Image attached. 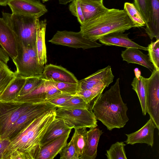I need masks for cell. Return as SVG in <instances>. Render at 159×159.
<instances>
[{
    "label": "cell",
    "mask_w": 159,
    "mask_h": 159,
    "mask_svg": "<svg viewBox=\"0 0 159 159\" xmlns=\"http://www.w3.org/2000/svg\"><path fill=\"white\" fill-rule=\"evenodd\" d=\"M118 78L115 84L102 93L94 104L93 112L109 130L124 127L129 120L127 104L122 99Z\"/></svg>",
    "instance_id": "6da1fadb"
},
{
    "label": "cell",
    "mask_w": 159,
    "mask_h": 159,
    "mask_svg": "<svg viewBox=\"0 0 159 159\" xmlns=\"http://www.w3.org/2000/svg\"><path fill=\"white\" fill-rule=\"evenodd\" d=\"M54 109L48 111L35 119L28 126L11 140L3 159H7L14 151L27 153L30 159H35L41 147V142L48 126L56 118Z\"/></svg>",
    "instance_id": "7a4b0ae2"
},
{
    "label": "cell",
    "mask_w": 159,
    "mask_h": 159,
    "mask_svg": "<svg viewBox=\"0 0 159 159\" xmlns=\"http://www.w3.org/2000/svg\"><path fill=\"white\" fill-rule=\"evenodd\" d=\"M134 24L123 10L108 9L95 17L81 25L80 32L85 38L96 41L108 34L124 32Z\"/></svg>",
    "instance_id": "3957f363"
},
{
    "label": "cell",
    "mask_w": 159,
    "mask_h": 159,
    "mask_svg": "<svg viewBox=\"0 0 159 159\" xmlns=\"http://www.w3.org/2000/svg\"><path fill=\"white\" fill-rule=\"evenodd\" d=\"M3 19L17 36L25 48L36 45L37 25L39 18L2 12Z\"/></svg>",
    "instance_id": "277c9868"
},
{
    "label": "cell",
    "mask_w": 159,
    "mask_h": 159,
    "mask_svg": "<svg viewBox=\"0 0 159 159\" xmlns=\"http://www.w3.org/2000/svg\"><path fill=\"white\" fill-rule=\"evenodd\" d=\"M36 104L0 101V139H4L18 119Z\"/></svg>",
    "instance_id": "5b68a950"
},
{
    "label": "cell",
    "mask_w": 159,
    "mask_h": 159,
    "mask_svg": "<svg viewBox=\"0 0 159 159\" xmlns=\"http://www.w3.org/2000/svg\"><path fill=\"white\" fill-rule=\"evenodd\" d=\"M56 118L63 120L72 128H91L98 126L93 111L86 109H66L58 108Z\"/></svg>",
    "instance_id": "8992f818"
},
{
    "label": "cell",
    "mask_w": 159,
    "mask_h": 159,
    "mask_svg": "<svg viewBox=\"0 0 159 159\" xmlns=\"http://www.w3.org/2000/svg\"><path fill=\"white\" fill-rule=\"evenodd\" d=\"M145 78L146 100L148 113L157 129H159V70L156 69Z\"/></svg>",
    "instance_id": "52a82bcc"
},
{
    "label": "cell",
    "mask_w": 159,
    "mask_h": 159,
    "mask_svg": "<svg viewBox=\"0 0 159 159\" xmlns=\"http://www.w3.org/2000/svg\"><path fill=\"white\" fill-rule=\"evenodd\" d=\"M57 108L56 106L47 101L37 103L18 119L4 139L11 140L36 118L48 111Z\"/></svg>",
    "instance_id": "ba28073f"
},
{
    "label": "cell",
    "mask_w": 159,
    "mask_h": 159,
    "mask_svg": "<svg viewBox=\"0 0 159 159\" xmlns=\"http://www.w3.org/2000/svg\"><path fill=\"white\" fill-rule=\"evenodd\" d=\"M48 41L56 45L76 49H85L102 46L101 44L96 41L90 40L84 38L80 31L76 32L66 30L57 31Z\"/></svg>",
    "instance_id": "9c48e42d"
},
{
    "label": "cell",
    "mask_w": 159,
    "mask_h": 159,
    "mask_svg": "<svg viewBox=\"0 0 159 159\" xmlns=\"http://www.w3.org/2000/svg\"><path fill=\"white\" fill-rule=\"evenodd\" d=\"M16 67V75L25 78L43 75L44 66L31 57L25 48L22 46L18 56L12 59Z\"/></svg>",
    "instance_id": "30bf717a"
},
{
    "label": "cell",
    "mask_w": 159,
    "mask_h": 159,
    "mask_svg": "<svg viewBox=\"0 0 159 159\" xmlns=\"http://www.w3.org/2000/svg\"><path fill=\"white\" fill-rule=\"evenodd\" d=\"M114 76L111 67L108 66L81 80L79 81V89H104L113 81Z\"/></svg>",
    "instance_id": "8fae6325"
},
{
    "label": "cell",
    "mask_w": 159,
    "mask_h": 159,
    "mask_svg": "<svg viewBox=\"0 0 159 159\" xmlns=\"http://www.w3.org/2000/svg\"><path fill=\"white\" fill-rule=\"evenodd\" d=\"M7 5L12 14L39 18L48 12L46 7L38 0H8Z\"/></svg>",
    "instance_id": "7c38bea8"
},
{
    "label": "cell",
    "mask_w": 159,
    "mask_h": 159,
    "mask_svg": "<svg viewBox=\"0 0 159 159\" xmlns=\"http://www.w3.org/2000/svg\"><path fill=\"white\" fill-rule=\"evenodd\" d=\"M0 45L12 59L18 56L22 46L15 33L3 18L0 17Z\"/></svg>",
    "instance_id": "4fadbf2b"
},
{
    "label": "cell",
    "mask_w": 159,
    "mask_h": 159,
    "mask_svg": "<svg viewBox=\"0 0 159 159\" xmlns=\"http://www.w3.org/2000/svg\"><path fill=\"white\" fill-rule=\"evenodd\" d=\"M157 128L152 119H150L140 129L130 134L125 141L127 144L133 145L137 143H145L152 147L154 144V131Z\"/></svg>",
    "instance_id": "5bb4252c"
},
{
    "label": "cell",
    "mask_w": 159,
    "mask_h": 159,
    "mask_svg": "<svg viewBox=\"0 0 159 159\" xmlns=\"http://www.w3.org/2000/svg\"><path fill=\"white\" fill-rule=\"evenodd\" d=\"M44 79L56 82L78 83L79 81L72 73L61 66L46 65L43 73Z\"/></svg>",
    "instance_id": "9a60e30c"
},
{
    "label": "cell",
    "mask_w": 159,
    "mask_h": 159,
    "mask_svg": "<svg viewBox=\"0 0 159 159\" xmlns=\"http://www.w3.org/2000/svg\"><path fill=\"white\" fill-rule=\"evenodd\" d=\"M129 34L115 32L106 34L98 40L102 44L107 46H116L126 48H134L147 51V48L140 46L128 37Z\"/></svg>",
    "instance_id": "2e32d148"
},
{
    "label": "cell",
    "mask_w": 159,
    "mask_h": 159,
    "mask_svg": "<svg viewBox=\"0 0 159 159\" xmlns=\"http://www.w3.org/2000/svg\"><path fill=\"white\" fill-rule=\"evenodd\" d=\"M71 131L68 132L42 146L35 159H53L67 143Z\"/></svg>",
    "instance_id": "e0dca14e"
},
{
    "label": "cell",
    "mask_w": 159,
    "mask_h": 159,
    "mask_svg": "<svg viewBox=\"0 0 159 159\" xmlns=\"http://www.w3.org/2000/svg\"><path fill=\"white\" fill-rule=\"evenodd\" d=\"M102 130L96 127L88 131L87 139L83 153L79 159H95L97 156V147Z\"/></svg>",
    "instance_id": "ac0fdd59"
},
{
    "label": "cell",
    "mask_w": 159,
    "mask_h": 159,
    "mask_svg": "<svg viewBox=\"0 0 159 159\" xmlns=\"http://www.w3.org/2000/svg\"><path fill=\"white\" fill-rule=\"evenodd\" d=\"M150 20L145 29L151 39H159V0H147Z\"/></svg>",
    "instance_id": "d6986e66"
},
{
    "label": "cell",
    "mask_w": 159,
    "mask_h": 159,
    "mask_svg": "<svg viewBox=\"0 0 159 159\" xmlns=\"http://www.w3.org/2000/svg\"><path fill=\"white\" fill-rule=\"evenodd\" d=\"M72 128L61 119L56 118L48 126L41 142V147L57 137L71 131Z\"/></svg>",
    "instance_id": "ffe728a7"
},
{
    "label": "cell",
    "mask_w": 159,
    "mask_h": 159,
    "mask_svg": "<svg viewBox=\"0 0 159 159\" xmlns=\"http://www.w3.org/2000/svg\"><path fill=\"white\" fill-rule=\"evenodd\" d=\"M139 49L127 48L122 51L121 56L123 61L128 63L137 64L147 68L152 72L155 70L148 55L143 53Z\"/></svg>",
    "instance_id": "44dd1931"
},
{
    "label": "cell",
    "mask_w": 159,
    "mask_h": 159,
    "mask_svg": "<svg viewBox=\"0 0 159 159\" xmlns=\"http://www.w3.org/2000/svg\"><path fill=\"white\" fill-rule=\"evenodd\" d=\"M47 20L38 21L37 27L36 47L38 62L40 65L44 66L47 61L46 48L45 43V34Z\"/></svg>",
    "instance_id": "7402d4cb"
},
{
    "label": "cell",
    "mask_w": 159,
    "mask_h": 159,
    "mask_svg": "<svg viewBox=\"0 0 159 159\" xmlns=\"http://www.w3.org/2000/svg\"><path fill=\"white\" fill-rule=\"evenodd\" d=\"M25 78L16 75L0 95V101H13L19 95L25 84Z\"/></svg>",
    "instance_id": "603a6c76"
},
{
    "label": "cell",
    "mask_w": 159,
    "mask_h": 159,
    "mask_svg": "<svg viewBox=\"0 0 159 159\" xmlns=\"http://www.w3.org/2000/svg\"><path fill=\"white\" fill-rule=\"evenodd\" d=\"M80 1L84 22L98 16L107 9L103 3L85 0Z\"/></svg>",
    "instance_id": "cb8c5ba5"
},
{
    "label": "cell",
    "mask_w": 159,
    "mask_h": 159,
    "mask_svg": "<svg viewBox=\"0 0 159 159\" xmlns=\"http://www.w3.org/2000/svg\"><path fill=\"white\" fill-rule=\"evenodd\" d=\"M13 101L37 103L46 101L44 81L28 93L18 96Z\"/></svg>",
    "instance_id": "d4e9b609"
},
{
    "label": "cell",
    "mask_w": 159,
    "mask_h": 159,
    "mask_svg": "<svg viewBox=\"0 0 159 159\" xmlns=\"http://www.w3.org/2000/svg\"><path fill=\"white\" fill-rule=\"evenodd\" d=\"M145 79V78L141 75L138 77L136 76L131 84L132 89L138 95L144 116H145L147 113Z\"/></svg>",
    "instance_id": "484cf974"
},
{
    "label": "cell",
    "mask_w": 159,
    "mask_h": 159,
    "mask_svg": "<svg viewBox=\"0 0 159 159\" xmlns=\"http://www.w3.org/2000/svg\"><path fill=\"white\" fill-rule=\"evenodd\" d=\"M124 10L135 27L146 26V23L142 16L134 4L129 2H125Z\"/></svg>",
    "instance_id": "4316f807"
},
{
    "label": "cell",
    "mask_w": 159,
    "mask_h": 159,
    "mask_svg": "<svg viewBox=\"0 0 159 159\" xmlns=\"http://www.w3.org/2000/svg\"><path fill=\"white\" fill-rule=\"evenodd\" d=\"M16 76V72L11 70L7 64L0 60V95Z\"/></svg>",
    "instance_id": "83f0119b"
},
{
    "label": "cell",
    "mask_w": 159,
    "mask_h": 159,
    "mask_svg": "<svg viewBox=\"0 0 159 159\" xmlns=\"http://www.w3.org/2000/svg\"><path fill=\"white\" fill-rule=\"evenodd\" d=\"M74 129L72 137L75 149L80 157L83 153L86 143L88 130L86 128Z\"/></svg>",
    "instance_id": "f1b7e54d"
},
{
    "label": "cell",
    "mask_w": 159,
    "mask_h": 159,
    "mask_svg": "<svg viewBox=\"0 0 159 159\" xmlns=\"http://www.w3.org/2000/svg\"><path fill=\"white\" fill-rule=\"evenodd\" d=\"M123 142H117L111 145L105 154L108 159H127Z\"/></svg>",
    "instance_id": "f546056e"
},
{
    "label": "cell",
    "mask_w": 159,
    "mask_h": 159,
    "mask_svg": "<svg viewBox=\"0 0 159 159\" xmlns=\"http://www.w3.org/2000/svg\"><path fill=\"white\" fill-rule=\"evenodd\" d=\"M103 91L92 89H79L75 95L79 97L87 103L90 105L92 110L94 104L102 93Z\"/></svg>",
    "instance_id": "4dcf8cb0"
},
{
    "label": "cell",
    "mask_w": 159,
    "mask_h": 159,
    "mask_svg": "<svg viewBox=\"0 0 159 159\" xmlns=\"http://www.w3.org/2000/svg\"><path fill=\"white\" fill-rule=\"evenodd\" d=\"M66 109H86L92 111L91 105L79 97L73 95L69 100L59 107Z\"/></svg>",
    "instance_id": "1f68e13d"
},
{
    "label": "cell",
    "mask_w": 159,
    "mask_h": 159,
    "mask_svg": "<svg viewBox=\"0 0 159 159\" xmlns=\"http://www.w3.org/2000/svg\"><path fill=\"white\" fill-rule=\"evenodd\" d=\"M147 48L148 56L155 69L159 70V39L151 41Z\"/></svg>",
    "instance_id": "d6a6232c"
},
{
    "label": "cell",
    "mask_w": 159,
    "mask_h": 159,
    "mask_svg": "<svg viewBox=\"0 0 159 159\" xmlns=\"http://www.w3.org/2000/svg\"><path fill=\"white\" fill-rule=\"evenodd\" d=\"M44 80L43 75L26 78L25 84L18 96H22L28 93L40 84Z\"/></svg>",
    "instance_id": "836d02e7"
},
{
    "label": "cell",
    "mask_w": 159,
    "mask_h": 159,
    "mask_svg": "<svg viewBox=\"0 0 159 159\" xmlns=\"http://www.w3.org/2000/svg\"><path fill=\"white\" fill-rule=\"evenodd\" d=\"M59 154L60 159H79L72 137L70 142L64 146Z\"/></svg>",
    "instance_id": "e575fe53"
},
{
    "label": "cell",
    "mask_w": 159,
    "mask_h": 159,
    "mask_svg": "<svg viewBox=\"0 0 159 159\" xmlns=\"http://www.w3.org/2000/svg\"><path fill=\"white\" fill-rule=\"evenodd\" d=\"M62 93L75 95L79 88V83H72L50 81Z\"/></svg>",
    "instance_id": "d590c367"
},
{
    "label": "cell",
    "mask_w": 159,
    "mask_h": 159,
    "mask_svg": "<svg viewBox=\"0 0 159 159\" xmlns=\"http://www.w3.org/2000/svg\"><path fill=\"white\" fill-rule=\"evenodd\" d=\"M134 5L142 16L147 25L150 16L147 0H134Z\"/></svg>",
    "instance_id": "8d00e7d4"
},
{
    "label": "cell",
    "mask_w": 159,
    "mask_h": 159,
    "mask_svg": "<svg viewBox=\"0 0 159 159\" xmlns=\"http://www.w3.org/2000/svg\"><path fill=\"white\" fill-rule=\"evenodd\" d=\"M71 13L76 17L80 25L84 22V19L83 15L80 0H73L71 2L69 7Z\"/></svg>",
    "instance_id": "74e56055"
},
{
    "label": "cell",
    "mask_w": 159,
    "mask_h": 159,
    "mask_svg": "<svg viewBox=\"0 0 159 159\" xmlns=\"http://www.w3.org/2000/svg\"><path fill=\"white\" fill-rule=\"evenodd\" d=\"M44 83L46 101L53 98L62 93L50 81L44 79Z\"/></svg>",
    "instance_id": "f35d334b"
},
{
    "label": "cell",
    "mask_w": 159,
    "mask_h": 159,
    "mask_svg": "<svg viewBox=\"0 0 159 159\" xmlns=\"http://www.w3.org/2000/svg\"><path fill=\"white\" fill-rule=\"evenodd\" d=\"M73 96L67 93H62L61 94L46 101L55 105L57 108H59Z\"/></svg>",
    "instance_id": "ab89813d"
},
{
    "label": "cell",
    "mask_w": 159,
    "mask_h": 159,
    "mask_svg": "<svg viewBox=\"0 0 159 159\" xmlns=\"http://www.w3.org/2000/svg\"><path fill=\"white\" fill-rule=\"evenodd\" d=\"M7 159H30V158L27 153L16 150L10 154Z\"/></svg>",
    "instance_id": "60d3db41"
},
{
    "label": "cell",
    "mask_w": 159,
    "mask_h": 159,
    "mask_svg": "<svg viewBox=\"0 0 159 159\" xmlns=\"http://www.w3.org/2000/svg\"><path fill=\"white\" fill-rule=\"evenodd\" d=\"M10 142V140L8 138L0 139V159H3L4 152Z\"/></svg>",
    "instance_id": "b9f144b4"
},
{
    "label": "cell",
    "mask_w": 159,
    "mask_h": 159,
    "mask_svg": "<svg viewBox=\"0 0 159 159\" xmlns=\"http://www.w3.org/2000/svg\"><path fill=\"white\" fill-rule=\"evenodd\" d=\"M0 60L7 64L9 60L8 55L2 49L0 48Z\"/></svg>",
    "instance_id": "7bdbcfd3"
},
{
    "label": "cell",
    "mask_w": 159,
    "mask_h": 159,
    "mask_svg": "<svg viewBox=\"0 0 159 159\" xmlns=\"http://www.w3.org/2000/svg\"><path fill=\"white\" fill-rule=\"evenodd\" d=\"M73 0H58L59 3L60 4L66 5L68 2H70Z\"/></svg>",
    "instance_id": "ee69618b"
},
{
    "label": "cell",
    "mask_w": 159,
    "mask_h": 159,
    "mask_svg": "<svg viewBox=\"0 0 159 159\" xmlns=\"http://www.w3.org/2000/svg\"><path fill=\"white\" fill-rule=\"evenodd\" d=\"M8 0H0V6H6Z\"/></svg>",
    "instance_id": "f6af8a7d"
},
{
    "label": "cell",
    "mask_w": 159,
    "mask_h": 159,
    "mask_svg": "<svg viewBox=\"0 0 159 159\" xmlns=\"http://www.w3.org/2000/svg\"><path fill=\"white\" fill-rule=\"evenodd\" d=\"M100 3H103V0H85Z\"/></svg>",
    "instance_id": "bcb514c9"
},
{
    "label": "cell",
    "mask_w": 159,
    "mask_h": 159,
    "mask_svg": "<svg viewBox=\"0 0 159 159\" xmlns=\"http://www.w3.org/2000/svg\"><path fill=\"white\" fill-rule=\"evenodd\" d=\"M43 2H47L49 0H42Z\"/></svg>",
    "instance_id": "7dc6e473"
}]
</instances>
